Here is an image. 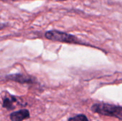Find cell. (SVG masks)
Listing matches in <instances>:
<instances>
[{
	"mask_svg": "<svg viewBox=\"0 0 122 121\" xmlns=\"http://www.w3.org/2000/svg\"><path fill=\"white\" fill-rule=\"evenodd\" d=\"M92 111L96 113L114 117L122 121V107L120 106L108 103H96L92 106Z\"/></svg>",
	"mask_w": 122,
	"mask_h": 121,
	"instance_id": "1",
	"label": "cell"
},
{
	"mask_svg": "<svg viewBox=\"0 0 122 121\" xmlns=\"http://www.w3.org/2000/svg\"><path fill=\"white\" fill-rule=\"evenodd\" d=\"M45 37L51 41H59L68 44H78L79 43L76 37L71 34H69L65 32H61L59 31H49L45 33Z\"/></svg>",
	"mask_w": 122,
	"mask_h": 121,
	"instance_id": "2",
	"label": "cell"
},
{
	"mask_svg": "<svg viewBox=\"0 0 122 121\" xmlns=\"http://www.w3.org/2000/svg\"><path fill=\"white\" fill-rule=\"evenodd\" d=\"M6 79L20 83H33V78L31 76L22 74H12L6 76Z\"/></svg>",
	"mask_w": 122,
	"mask_h": 121,
	"instance_id": "3",
	"label": "cell"
},
{
	"mask_svg": "<svg viewBox=\"0 0 122 121\" xmlns=\"http://www.w3.org/2000/svg\"><path fill=\"white\" fill-rule=\"evenodd\" d=\"M29 117V112L28 110L23 109L19 111L12 113L10 115V120L11 121H22Z\"/></svg>",
	"mask_w": 122,
	"mask_h": 121,
	"instance_id": "4",
	"label": "cell"
},
{
	"mask_svg": "<svg viewBox=\"0 0 122 121\" xmlns=\"http://www.w3.org/2000/svg\"><path fill=\"white\" fill-rule=\"evenodd\" d=\"M68 121H89V120L86 116H84L83 114H79L76 116L69 118Z\"/></svg>",
	"mask_w": 122,
	"mask_h": 121,
	"instance_id": "5",
	"label": "cell"
},
{
	"mask_svg": "<svg viewBox=\"0 0 122 121\" xmlns=\"http://www.w3.org/2000/svg\"><path fill=\"white\" fill-rule=\"evenodd\" d=\"M3 107L8 109V110H11L14 108L13 106V103H12V101L9 99V98H5L4 99V101H3Z\"/></svg>",
	"mask_w": 122,
	"mask_h": 121,
	"instance_id": "6",
	"label": "cell"
},
{
	"mask_svg": "<svg viewBox=\"0 0 122 121\" xmlns=\"http://www.w3.org/2000/svg\"><path fill=\"white\" fill-rule=\"evenodd\" d=\"M6 24H0V30L1 29H4V27H6Z\"/></svg>",
	"mask_w": 122,
	"mask_h": 121,
	"instance_id": "7",
	"label": "cell"
},
{
	"mask_svg": "<svg viewBox=\"0 0 122 121\" xmlns=\"http://www.w3.org/2000/svg\"><path fill=\"white\" fill-rule=\"evenodd\" d=\"M59 1H65V0H59Z\"/></svg>",
	"mask_w": 122,
	"mask_h": 121,
	"instance_id": "8",
	"label": "cell"
}]
</instances>
